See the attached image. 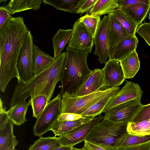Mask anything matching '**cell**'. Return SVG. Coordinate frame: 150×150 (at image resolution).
<instances>
[{
  "instance_id": "1",
  "label": "cell",
  "mask_w": 150,
  "mask_h": 150,
  "mask_svg": "<svg viewBox=\"0 0 150 150\" xmlns=\"http://www.w3.org/2000/svg\"><path fill=\"white\" fill-rule=\"evenodd\" d=\"M29 30L20 16H11L0 29V89L2 92L13 78L18 79L17 60Z\"/></svg>"
},
{
  "instance_id": "2",
  "label": "cell",
  "mask_w": 150,
  "mask_h": 150,
  "mask_svg": "<svg viewBox=\"0 0 150 150\" xmlns=\"http://www.w3.org/2000/svg\"><path fill=\"white\" fill-rule=\"evenodd\" d=\"M66 53H62L48 67L34 75L25 82L18 81L10 102L11 107L20 103L26 102V99L44 96L49 102L52 97L56 84L60 81Z\"/></svg>"
},
{
  "instance_id": "3",
  "label": "cell",
  "mask_w": 150,
  "mask_h": 150,
  "mask_svg": "<svg viewBox=\"0 0 150 150\" xmlns=\"http://www.w3.org/2000/svg\"><path fill=\"white\" fill-rule=\"evenodd\" d=\"M66 52L60 80L61 96L64 94L74 95L92 72L87 63L89 53L68 46L66 47Z\"/></svg>"
},
{
  "instance_id": "4",
  "label": "cell",
  "mask_w": 150,
  "mask_h": 150,
  "mask_svg": "<svg viewBox=\"0 0 150 150\" xmlns=\"http://www.w3.org/2000/svg\"><path fill=\"white\" fill-rule=\"evenodd\" d=\"M127 123H115L103 119L94 127L85 140L107 150H115L117 141L127 132Z\"/></svg>"
},
{
  "instance_id": "5",
  "label": "cell",
  "mask_w": 150,
  "mask_h": 150,
  "mask_svg": "<svg viewBox=\"0 0 150 150\" xmlns=\"http://www.w3.org/2000/svg\"><path fill=\"white\" fill-rule=\"evenodd\" d=\"M114 88L102 89L80 96L63 94L61 96V113L81 115L97 101L112 91Z\"/></svg>"
},
{
  "instance_id": "6",
  "label": "cell",
  "mask_w": 150,
  "mask_h": 150,
  "mask_svg": "<svg viewBox=\"0 0 150 150\" xmlns=\"http://www.w3.org/2000/svg\"><path fill=\"white\" fill-rule=\"evenodd\" d=\"M61 98L60 93L48 103L45 109L36 119L34 126L33 134L39 137L51 129L58 120L61 113Z\"/></svg>"
},
{
  "instance_id": "7",
  "label": "cell",
  "mask_w": 150,
  "mask_h": 150,
  "mask_svg": "<svg viewBox=\"0 0 150 150\" xmlns=\"http://www.w3.org/2000/svg\"><path fill=\"white\" fill-rule=\"evenodd\" d=\"M34 47L33 38L29 30L17 60L18 81L25 82L34 75L33 72Z\"/></svg>"
},
{
  "instance_id": "8",
  "label": "cell",
  "mask_w": 150,
  "mask_h": 150,
  "mask_svg": "<svg viewBox=\"0 0 150 150\" xmlns=\"http://www.w3.org/2000/svg\"><path fill=\"white\" fill-rule=\"evenodd\" d=\"M141 101L132 100L121 104L105 112L103 119L115 123L131 122L142 108Z\"/></svg>"
},
{
  "instance_id": "9",
  "label": "cell",
  "mask_w": 150,
  "mask_h": 150,
  "mask_svg": "<svg viewBox=\"0 0 150 150\" xmlns=\"http://www.w3.org/2000/svg\"><path fill=\"white\" fill-rule=\"evenodd\" d=\"M73 33L68 46L91 53L94 44V37L78 19L73 25Z\"/></svg>"
},
{
  "instance_id": "10",
  "label": "cell",
  "mask_w": 150,
  "mask_h": 150,
  "mask_svg": "<svg viewBox=\"0 0 150 150\" xmlns=\"http://www.w3.org/2000/svg\"><path fill=\"white\" fill-rule=\"evenodd\" d=\"M109 18V14L104 16L94 38L95 48L93 54L98 56V60L101 64L105 63L109 57L110 49L108 35Z\"/></svg>"
},
{
  "instance_id": "11",
  "label": "cell",
  "mask_w": 150,
  "mask_h": 150,
  "mask_svg": "<svg viewBox=\"0 0 150 150\" xmlns=\"http://www.w3.org/2000/svg\"><path fill=\"white\" fill-rule=\"evenodd\" d=\"M143 93V91L137 83L126 80L125 85L109 102L103 112L127 101L136 100L141 101Z\"/></svg>"
},
{
  "instance_id": "12",
  "label": "cell",
  "mask_w": 150,
  "mask_h": 150,
  "mask_svg": "<svg viewBox=\"0 0 150 150\" xmlns=\"http://www.w3.org/2000/svg\"><path fill=\"white\" fill-rule=\"evenodd\" d=\"M103 118L104 115H102L96 117L75 130L60 135L57 138L62 145L72 147L84 141L94 127Z\"/></svg>"
},
{
  "instance_id": "13",
  "label": "cell",
  "mask_w": 150,
  "mask_h": 150,
  "mask_svg": "<svg viewBox=\"0 0 150 150\" xmlns=\"http://www.w3.org/2000/svg\"><path fill=\"white\" fill-rule=\"evenodd\" d=\"M104 76L103 88L105 90L118 87L125 79L119 61L109 59L102 69Z\"/></svg>"
},
{
  "instance_id": "14",
  "label": "cell",
  "mask_w": 150,
  "mask_h": 150,
  "mask_svg": "<svg viewBox=\"0 0 150 150\" xmlns=\"http://www.w3.org/2000/svg\"><path fill=\"white\" fill-rule=\"evenodd\" d=\"M1 99L0 101V150L16 140L13 132L14 124L11 120Z\"/></svg>"
},
{
  "instance_id": "15",
  "label": "cell",
  "mask_w": 150,
  "mask_h": 150,
  "mask_svg": "<svg viewBox=\"0 0 150 150\" xmlns=\"http://www.w3.org/2000/svg\"><path fill=\"white\" fill-rule=\"evenodd\" d=\"M103 74L102 69H96L92 70L88 79L73 95L83 96L100 90H105L103 88Z\"/></svg>"
},
{
  "instance_id": "16",
  "label": "cell",
  "mask_w": 150,
  "mask_h": 150,
  "mask_svg": "<svg viewBox=\"0 0 150 150\" xmlns=\"http://www.w3.org/2000/svg\"><path fill=\"white\" fill-rule=\"evenodd\" d=\"M138 42L136 35H129L110 50L109 59L120 61L136 50Z\"/></svg>"
},
{
  "instance_id": "17",
  "label": "cell",
  "mask_w": 150,
  "mask_h": 150,
  "mask_svg": "<svg viewBox=\"0 0 150 150\" xmlns=\"http://www.w3.org/2000/svg\"><path fill=\"white\" fill-rule=\"evenodd\" d=\"M128 14L138 27L142 24L150 10V0H142L138 3L119 8Z\"/></svg>"
},
{
  "instance_id": "18",
  "label": "cell",
  "mask_w": 150,
  "mask_h": 150,
  "mask_svg": "<svg viewBox=\"0 0 150 150\" xmlns=\"http://www.w3.org/2000/svg\"><path fill=\"white\" fill-rule=\"evenodd\" d=\"M109 14L108 35L110 50L119 42L129 35L112 14Z\"/></svg>"
},
{
  "instance_id": "19",
  "label": "cell",
  "mask_w": 150,
  "mask_h": 150,
  "mask_svg": "<svg viewBox=\"0 0 150 150\" xmlns=\"http://www.w3.org/2000/svg\"><path fill=\"white\" fill-rule=\"evenodd\" d=\"M93 117H85L80 119L73 121H57L50 129L55 137L73 131L83 125L90 121Z\"/></svg>"
},
{
  "instance_id": "20",
  "label": "cell",
  "mask_w": 150,
  "mask_h": 150,
  "mask_svg": "<svg viewBox=\"0 0 150 150\" xmlns=\"http://www.w3.org/2000/svg\"><path fill=\"white\" fill-rule=\"evenodd\" d=\"M119 61L125 79H132L134 77L140 67V63L136 50H134Z\"/></svg>"
},
{
  "instance_id": "21",
  "label": "cell",
  "mask_w": 150,
  "mask_h": 150,
  "mask_svg": "<svg viewBox=\"0 0 150 150\" xmlns=\"http://www.w3.org/2000/svg\"><path fill=\"white\" fill-rule=\"evenodd\" d=\"M42 0H11L5 8L11 15L28 10L37 11L40 8Z\"/></svg>"
},
{
  "instance_id": "22",
  "label": "cell",
  "mask_w": 150,
  "mask_h": 150,
  "mask_svg": "<svg viewBox=\"0 0 150 150\" xmlns=\"http://www.w3.org/2000/svg\"><path fill=\"white\" fill-rule=\"evenodd\" d=\"M55 59L34 45L33 72L34 75L40 73L48 67Z\"/></svg>"
},
{
  "instance_id": "23",
  "label": "cell",
  "mask_w": 150,
  "mask_h": 150,
  "mask_svg": "<svg viewBox=\"0 0 150 150\" xmlns=\"http://www.w3.org/2000/svg\"><path fill=\"white\" fill-rule=\"evenodd\" d=\"M119 91V87L115 88L112 91L97 101L81 115L84 117H93L101 115L107 104Z\"/></svg>"
},
{
  "instance_id": "24",
  "label": "cell",
  "mask_w": 150,
  "mask_h": 150,
  "mask_svg": "<svg viewBox=\"0 0 150 150\" xmlns=\"http://www.w3.org/2000/svg\"><path fill=\"white\" fill-rule=\"evenodd\" d=\"M73 33L72 29H59L52 39L54 57L55 59L61 53L68 43Z\"/></svg>"
},
{
  "instance_id": "25",
  "label": "cell",
  "mask_w": 150,
  "mask_h": 150,
  "mask_svg": "<svg viewBox=\"0 0 150 150\" xmlns=\"http://www.w3.org/2000/svg\"><path fill=\"white\" fill-rule=\"evenodd\" d=\"M31 101L29 99L28 102L17 104L7 111L11 120L14 125L19 126L28 121L25 115Z\"/></svg>"
},
{
  "instance_id": "26",
  "label": "cell",
  "mask_w": 150,
  "mask_h": 150,
  "mask_svg": "<svg viewBox=\"0 0 150 150\" xmlns=\"http://www.w3.org/2000/svg\"><path fill=\"white\" fill-rule=\"evenodd\" d=\"M119 8L117 0H97L88 14L100 17L105 14H109Z\"/></svg>"
},
{
  "instance_id": "27",
  "label": "cell",
  "mask_w": 150,
  "mask_h": 150,
  "mask_svg": "<svg viewBox=\"0 0 150 150\" xmlns=\"http://www.w3.org/2000/svg\"><path fill=\"white\" fill-rule=\"evenodd\" d=\"M82 1V0H43V2L57 9L76 13Z\"/></svg>"
},
{
  "instance_id": "28",
  "label": "cell",
  "mask_w": 150,
  "mask_h": 150,
  "mask_svg": "<svg viewBox=\"0 0 150 150\" xmlns=\"http://www.w3.org/2000/svg\"><path fill=\"white\" fill-rule=\"evenodd\" d=\"M120 23L129 35H135L138 27L133 20L127 13L118 8L110 13Z\"/></svg>"
},
{
  "instance_id": "29",
  "label": "cell",
  "mask_w": 150,
  "mask_h": 150,
  "mask_svg": "<svg viewBox=\"0 0 150 150\" xmlns=\"http://www.w3.org/2000/svg\"><path fill=\"white\" fill-rule=\"evenodd\" d=\"M62 145L57 137H40L30 146L28 150H53Z\"/></svg>"
},
{
  "instance_id": "30",
  "label": "cell",
  "mask_w": 150,
  "mask_h": 150,
  "mask_svg": "<svg viewBox=\"0 0 150 150\" xmlns=\"http://www.w3.org/2000/svg\"><path fill=\"white\" fill-rule=\"evenodd\" d=\"M150 141V135L139 136L131 135L127 132L117 141L116 149L125 147L146 142Z\"/></svg>"
},
{
  "instance_id": "31",
  "label": "cell",
  "mask_w": 150,
  "mask_h": 150,
  "mask_svg": "<svg viewBox=\"0 0 150 150\" xmlns=\"http://www.w3.org/2000/svg\"><path fill=\"white\" fill-rule=\"evenodd\" d=\"M127 132L135 136H145L150 135V121L149 120L139 122L128 123L126 128Z\"/></svg>"
},
{
  "instance_id": "32",
  "label": "cell",
  "mask_w": 150,
  "mask_h": 150,
  "mask_svg": "<svg viewBox=\"0 0 150 150\" xmlns=\"http://www.w3.org/2000/svg\"><path fill=\"white\" fill-rule=\"evenodd\" d=\"M78 19L94 38L100 22V17L94 16L87 14Z\"/></svg>"
},
{
  "instance_id": "33",
  "label": "cell",
  "mask_w": 150,
  "mask_h": 150,
  "mask_svg": "<svg viewBox=\"0 0 150 150\" xmlns=\"http://www.w3.org/2000/svg\"><path fill=\"white\" fill-rule=\"evenodd\" d=\"M31 100L30 105L33 110V116L36 119L42 112L49 103L47 98L44 96H37Z\"/></svg>"
},
{
  "instance_id": "34",
  "label": "cell",
  "mask_w": 150,
  "mask_h": 150,
  "mask_svg": "<svg viewBox=\"0 0 150 150\" xmlns=\"http://www.w3.org/2000/svg\"><path fill=\"white\" fill-rule=\"evenodd\" d=\"M136 33L141 36L150 46V23L145 22L139 26Z\"/></svg>"
},
{
  "instance_id": "35",
  "label": "cell",
  "mask_w": 150,
  "mask_h": 150,
  "mask_svg": "<svg viewBox=\"0 0 150 150\" xmlns=\"http://www.w3.org/2000/svg\"><path fill=\"white\" fill-rule=\"evenodd\" d=\"M150 118V103L143 105L139 112L132 122H139L149 120Z\"/></svg>"
},
{
  "instance_id": "36",
  "label": "cell",
  "mask_w": 150,
  "mask_h": 150,
  "mask_svg": "<svg viewBox=\"0 0 150 150\" xmlns=\"http://www.w3.org/2000/svg\"><path fill=\"white\" fill-rule=\"evenodd\" d=\"M97 1V0H82L76 14L82 15L89 12Z\"/></svg>"
},
{
  "instance_id": "37",
  "label": "cell",
  "mask_w": 150,
  "mask_h": 150,
  "mask_svg": "<svg viewBox=\"0 0 150 150\" xmlns=\"http://www.w3.org/2000/svg\"><path fill=\"white\" fill-rule=\"evenodd\" d=\"M85 117L81 115L71 113H61L58 120L59 121H73L78 120Z\"/></svg>"
},
{
  "instance_id": "38",
  "label": "cell",
  "mask_w": 150,
  "mask_h": 150,
  "mask_svg": "<svg viewBox=\"0 0 150 150\" xmlns=\"http://www.w3.org/2000/svg\"><path fill=\"white\" fill-rule=\"evenodd\" d=\"M115 150H150V141L128 147L119 148Z\"/></svg>"
},
{
  "instance_id": "39",
  "label": "cell",
  "mask_w": 150,
  "mask_h": 150,
  "mask_svg": "<svg viewBox=\"0 0 150 150\" xmlns=\"http://www.w3.org/2000/svg\"><path fill=\"white\" fill-rule=\"evenodd\" d=\"M10 11L4 6L0 7V29L4 25L7 20L11 17Z\"/></svg>"
},
{
  "instance_id": "40",
  "label": "cell",
  "mask_w": 150,
  "mask_h": 150,
  "mask_svg": "<svg viewBox=\"0 0 150 150\" xmlns=\"http://www.w3.org/2000/svg\"><path fill=\"white\" fill-rule=\"evenodd\" d=\"M119 8L127 6L141 2L142 0H117Z\"/></svg>"
},
{
  "instance_id": "41",
  "label": "cell",
  "mask_w": 150,
  "mask_h": 150,
  "mask_svg": "<svg viewBox=\"0 0 150 150\" xmlns=\"http://www.w3.org/2000/svg\"><path fill=\"white\" fill-rule=\"evenodd\" d=\"M84 145L90 150H107L102 147L86 140L84 141Z\"/></svg>"
},
{
  "instance_id": "42",
  "label": "cell",
  "mask_w": 150,
  "mask_h": 150,
  "mask_svg": "<svg viewBox=\"0 0 150 150\" xmlns=\"http://www.w3.org/2000/svg\"><path fill=\"white\" fill-rule=\"evenodd\" d=\"M18 141L16 140L12 143L7 146L3 150H14L15 147L17 146Z\"/></svg>"
},
{
  "instance_id": "43",
  "label": "cell",
  "mask_w": 150,
  "mask_h": 150,
  "mask_svg": "<svg viewBox=\"0 0 150 150\" xmlns=\"http://www.w3.org/2000/svg\"><path fill=\"white\" fill-rule=\"evenodd\" d=\"M72 147L62 145L53 150H72Z\"/></svg>"
},
{
  "instance_id": "44",
  "label": "cell",
  "mask_w": 150,
  "mask_h": 150,
  "mask_svg": "<svg viewBox=\"0 0 150 150\" xmlns=\"http://www.w3.org/2000/svg\"><path fill=\"white\" fill-rule=\"evenodd\" d=\"M72 150H90L88 148H87L86 146H84L81 148H76L74 147L73 146L72 147Z\"/></svg>"
},
{
  "instance_id": "45",
  "label": "cell",
  "mask_w": 150,
  "mask_h": 150,
  "mask_svg": "<svg viewBox=\"0 0 150 150\" xmlns=\"http://www.w3.org/2000/svg\"><path fill=\"white\" fill-rule=\"evenodd\" d=\"M149 21H150V11H149Z\"/></svg>"
},
{
  "instance_id": "46",
  "label": "cell",
  "mask_w": 150,
  "mask_h": 150,
  "mask_svg": "<svg viewBox=\"0 0 150 150\" xmlns=\"http://www.w3.org/2000/svg\"><path fill=\"white\" fill-rule=\"evenodd\" d=\"M14 150H16L15 149Z\"/></svg>"
},
{
  "instance_id": "47",
  "label": "cell",
  "mask_w": 150,
  "mask_h": 150,
  "mask_svg": "<svg viewBox=\"0 0 150 150\" xmlns=\"http://www.w3.org/2000/svg\"><path fill=\"white\" fill-rule=\"evenodd\" d=\"M149 120L150 121V118L149 119Z\"/></svg>"
}]
</instances>
